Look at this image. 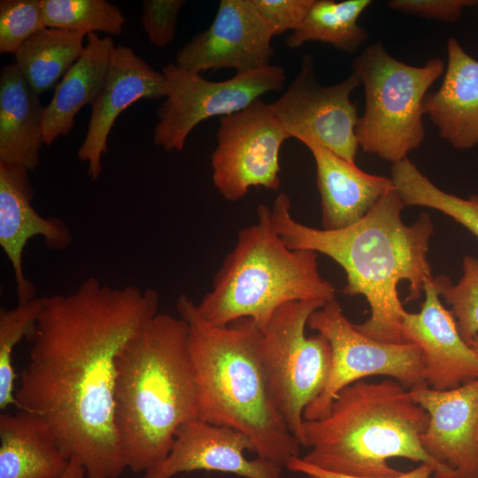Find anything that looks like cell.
I'll list each match as a JSON object with an SVG mask.
<instances>
[{
	"label": "cell",
	"instance_id": "3957f363",
	"mask_svg": "<svg viewBox=\"0 0 478 478\" xmlns=\"http://www.w3.org/2000/svg\"><path fill=\"white\" fill-rule=\"evenodd\" d=\"M189 335L181 317L157 313L117 358L114 425L127 468L135 474L162 462L178 428L198 419Z\"/></svg>",
	"mask_w": 478,
	"mask_h": 478
},
{
	"label": "cell",
	"instance_id": "4316f807",
	"mask_svg": "<svg viewBox=\"0 0 478 478\" xmlns=\"http://www.w3.org/2000/svg\"><path fill=\"white\" fill-rule=\"evenodd\" d=\"M46 27L120 35L126 19L105 0H41Z\"/></svg>",
	"mask_w": 478,
	"mask_h": 478
},
{
	"label": "cell",
	"instance_id": "7402d4cb",
	"mask_svg": "<svg viewBox=\"0 0 478 478\" xmlns=\"http://www.w3.org/2000/svg\"><path fill=\"white\" fill-rule=\"evenodd\" d=\"M0 414V478H60L69 459L38 415Z\"/></svg>",
	"mask_w": 478,
	"mask_h": 478
},
{
	"label": "cell",
	"instance_id": "4fadbf2b",
	"mask_svg": "<svg viewBox=\"0 0 478 478\" xmlns=\"http://www.w3.org/2000/svg\"><path fill=\"white\" fill-rule=\"evenodd\" d=\"M274 32L252 0H221L210 27L178 50L175 65L201 73L232 68L249 73L270 65Z\"/></svg>",
	"mask_w": 478,
	"mask_h": 478
},
{
	"label": "cell",
	"instance_id": "83f0119b",
	"mask_svg": "<svg viewBox=\"0 0 478 478\" xmlns=\"http://www.w3.org/2000/svg\"><path fill=\"white\" fill-rule=\"evenodd\" d=\"M43 303V297L18 304L11 309H0V409L16 405L12 366L15 346L33 335Z\"/></svg>",
	"mask_w": 478,
	"mask_h": 478
},
{
	"label": "cell",
	"instance_id": "d6986e66",
	"mask_svg": "<svg viewBox=\"0 0 478 478\" xmlns=\"http://www.w3.org/2000/svg\"><path fill=\"white\" fill-rule=\"evenodd\" d=\"M303 143L316 165L323 229H341L358 222L393 188L391 178L367 173L316 142Z\"/></svg>",
	"mask_w": 478,
	"mask_h": 478
},
{
	"label": "cell",
	"instance_id": "2e32d148",
	"mask_svg": "<svg viewBox=\"0 0 478 478\" xmlns=\"http://www.w3.org/2000/svg\"><path fill=\"white\" fill-rule=\"evenodd\" d=\"M425 300L417 313L405 312L402 335L421 351L426 384L437 390L478 379V357L461 338L451 312L440 301L438 278L424 282Z\"/></svg>",
	"mask_w": 478,
	"mask_h": 478
},
{
	"label": "cell",
	"instance_id": "484cf974",
	"mask_svg": "<svg viewBox=\"0 0 478 478\" xmlns=\"http://www.w3.org/2000/svg\"><path fill=\"white\" fill-rule=\"evenodd\" d=\"M391 180L405 205H418L443 212L478 237V196L468 199L436 187L407 158L392 164Z\"/></svg>",
	"mask_w": 478,
	"mask_h": 478
},
{
	"label": "cell",
	"instance_id": "6da1fadb",
	"mask_svg": "<svg viewBox=\"0 0 478 478\" xmlns=\"http://www.w3.org/2000/svg\"><path fill=\"white\" fill-rule=\"evenodd\" d=\"M158 305L154 289L94 277L72 294L43 297L15 406L44 420L86 478H118L127 468L114 425L116 361Z\"/></svg>",
	"mask_w": 478,
	"mask_h": 478
},
{
	"label": "cell",
	"instance_id": "9a60e30c",
	"mask_svg": "<svg viewBox=\"0 0 478 478\" xmlns=\"http://www.w3.org/2000/svg\"><path fill=\"white\" fill-rule=\"evenodd\" d=\"M246 451L255 452V448L243 432L194 419L178 428L168 455L141 478H173L197 470L243 478H281L282 466L260 457L249 459Z\"/></svg>",
	"mask_w": 478,
	"mask_h": 478
},
{
	"label": "cell",
	"instance_id": "ba28073f",
	"mask_svg": "<svg viewBox=\"0 0 478 478\" xmlns=\"http://www.w3.org/2000/svg\"><path fill=\"white\" fill-rule=\"evenodd\" d=\"M326 303L294 301L280 306L260 329L259 353L274 404L302 445L304 411L328 380L332 351L320 334L305 335L310 315Z\"/></svg>",
	"mask_w": 478,
	"mask_h": 478
},
{
	"label": "cell",
	"instance_id": "e575fe53",
	"mask_svg": "<svg viewBox=\"0 0 478 478\" xmlns=\"http://www.w3.org/2000/svg\"><path fill=\"white\" fill-rule=\"evenodd\" d=\"M60 478H86V471L80 460L73 457L69 459L68 466Z\"/></svg>",
	"mask_w": 478,
	"mask_h": 478
},
{
	"label": "cell",
	"instance_id": "f546056e",
	"mask_svg": "<svg viewBox=\"0 0 478 478\" xmlns=\"http://www.w3.org/2000/svg\"><path fill=\"white\" fill-rule=\"evenodd\" d=\"M45 27L41 0L0 1L2 54H15L26 40Z\"/></svg>",
	"mask_w": 478,
	"mask_h": 478
},
{
	"label": "cell",
	"instance_id": "8d00e7d4",
	"mask_svg": "<svg viewBox=\"0 0 478 478\" xmlns=\"http://www.w3.org/2000/svg\"><path fill=\"white\" fill-rule=\"evenodd\" d=\"M310 478H320V477H316V476H309Z\"/></svg>",
	"mask_w": 478,
	"mask_h": 478
},
{
	"label": "cell",
	"instance_id": "5b68a950",
	"mask_svg": "<svg viewBox=\"0 0 478 478\" xmlns=\"http://www.w3.org/2000/svg\"><path fill=\"white\" fill-rule=\"evenodd\" d=\"M428 421V413L397 381L362 379L343 388L324 417L304 420L302 446L311 451L301 459L356 478L398 475L401 472L389 464L397 457L428 463L436 471L420 441Z\"/></svg>",
	"mask_w": 478,
	"mask_h": 478
},
{
	"label": "cell",
	"instance_id": "44dd1931",
	"mask_svg": "<svg viewBox=\"0 0 478 478\" xmlns=\"http://www.w3.org/2000/svg\"><path fill=\"white\" fill-rule=\"evenodd\" d=\"M19 66L11 63L0 71V162L34 171L44 143L45 107Z\"/></svg>",
	"mask_w": 478,
	"mask_h": 478
},
{
	"label": "cell",
	"instance_id": "d4e9b609",
	"mask_svg": "<svg viewBox=\"0 0 478 478\" xmlns=\"http://www.w3.org/2000/svg\"><path fill=\"white\" fill-rule=\"evenodd\" d=\"M370 0H314L305 19L286 39V46L297 49L309 41L328 43L348 53L356 52L368 40L358 23Z\"/></svg>",
	"mask_w": 478,
	"mask_h": 478
},
{
	"label": "cell",
	"instance_id": "8fae6325",
	"mask_svg": "<svg viewBox=\"0 0 478 478\" xmlns=\"http://www.w3.org/2000/svg\"><path fill=\"white\" fill-rule=\"evenodd\" d=\"M216 137L212 182L226 200H240L251 187L279 189L280 150L290 136L268 104L258 99L220 117Z\"/></svg>",
	"mask_w": 478,
	"mask_h": 478
},
{
	"label": "cell",
	"instance_id": "603a6c76",
	"mask_svg": "<svg viewBox=\"0 0 478 478\" xmlns=\"http://www.w3.org/2000/svg\"><path fill=\"white\" fill-rule=\"evenodd\" d=\"M87 36L82 55L58 82L52 99L45 106L42 131L46 145L71 132L77 112L86 104L92 105L104 84L116 45L110 36L100 37L97 33Z\"/></svg>",
	"mask_w": 478,
	"mask_h": 478
},
{
	"label": "cell",
	"instance_id": "1f68e13d",
	"mask_svg": "<svg viewBox=\"0 0 478 478\" xmlns=\"http://www.w3.org/2000/svg\"><path fill=\"white\" fill-rule=\"evenodd\" d=\"M314 0H252L275 35L295 31L305 19Z\"/></svg>",
	"mask_w": 478,
	"mask_h": 478
},
{
	"label": "cell",
	"instance_id": "9c48e42d",
	"mask_svg": "<svg viewBox=\"0 0 478 478\" xmlns=\"http://www.w3.org/2000/svg\"><path fill=\"white\" fill-rule=\"evenodd\" d=\"M162 73L166 96L157 109L152 142L167 152L182 150L188 135L201 121L238 112L264 94L281 90L286 81L284 69L273 65L220 81L206 80L175 63L164 66Z\"/></svg>",
	"mask_w": 478,
	"mask_h": 478
},
{
	"label": "cell",
	"instance_id": "d590c367",
	"mask_svg": "<svg viewBox=\"0 0 478 478\" xmlns=\"http://www.w3.org/2000/svg\"><path fill=\"white\" fill-rule=\"evenodd\" d=\"M467 345L470 346V348L478 357V335L474 336L471 341H469Z\"/></svg>",
	"mask_w": 478,
	"mask_h": 478
},
{
	"label": "cell",
	"instance_id": "52a82bcc",
	"mask_svg": "<svg viewBox=\"0 0 478 478\" xmlns=\"http://www.w3.org/2000/svg\"><path fill=\"white\" fill-rule=\"evenodd\" d=\"M351 69L366 96L356 127L358 147L392 164L407 158L425 139L423 100L444 73L443 61L433 58L422 66H410L377 42L353 59Z\"/></svg>",
	"mask_w": 478,
	"mask_h": 478
},
{
	"label": "cell",
	"instance_id": "7a4b0ae2",
	"mask_svg": "<svg viewBox=\"0 0 478 478\" xmlns=\"http://www.w3.org/2000/svg\"><path fill=\"white\" fill-rule=\"evenodd\" d=\"M405 204L391 188L358 222L341 229H318L296 220L291 202L279 194L271 206L272 222L289 249L311 250L338 263L346 274L343 293L361 295L369 304L371 315L354 324L363 335L385 343H406L402 335L405 310L397 284L409 282L405 301L418 299L424 282L433 278L427 255L434 225L421 212L412 225L401 219Z\"/></svg>",
	"mask_w": 478,
	"mask_h": 478
},
{
	"label": "cell",
	"instance_id": "d6a6232c",
	"mask_svg": "<svg viewBox=\"0 0 478 478\" xmlns=\"http://www.w3.org/2000/svg\"><path fill=\"white\" fill-rule=\"evenodd\" d=\"M476 2L468 0H392L387 5L407 15L434 19L445 22L457 21L466 6Z\"/></svg>",
	"mask_w": 478,
	"mask_h": 478
},
{
	"label": "cell",
	"instance_id": "8992f818",
	"mask_svg": "<svg viewBox=\"0 0 478 478\" xmlns=\"http://www.w3.org/2000/svg\"><path fill=\"white\" fill-rule=\"evenodd\" d=\"M256 213L257 221L239 230L212 289L197 305L212 325L249 318L262 328L284 304L335 299L334 285L320 274L318 253L287 247L274 229L270 206L259 204Z\"/></svg>",
	"mask_w": 478,
	"mask_h": 478
},
{
	"label": "cell",
	"instance_id": "7c38bea8",
	"mask_svg": "<svg viewBox=\"0 0 478 478\" xmlns=\"http://www.w3.org/2000/svg\"><path fill=\"white\" fill-rule=\"evenodd\" d=\"M361 84L351 73L344 81L322 85L315 73L313 58H302L298 73L284 93L268 104L290 138L316 142L343 159L355 163L358 148L357 104L351 95Z\"/></svg>",
	"mask_w": 478,
	"mask_h": 478
},
{
	"label": "cell",
	"instance_id": "ac0fdd59",
	"mask_svg": "<svg viewBox=\"0 0 478 478\" xmlns=\"http://www.w3.org/2000/svg\"><path fill=\"white\" fill-rule=\"evenodd\" d=\"M28 170L0 162V245L12 264L18 304L36 298V288L26 277L22 254L27 241L36 235L53 251L68 248L73 240L68 225L58 217H43L33 207L34 190Z\"/></svg>",
	"mask_w": 478,
	"mask_h": 478
},
{
	"label": "cell",
	"instance_id": "836d02e7",
	"mask_svg": "<svg viewBox=\"0 0 478 478\" xmlns=\"http://www.w3.org/2000/svg\"><path fill=\"white\" fill-rule=\"evenodd\" d=\"M285 467L293 471L306 474L308 476H316L320 478H356L339 475L326 471L320 470L315 468L306 463H305L301 458L294 457L290 459L286 464ZM435 468L432 465L428 463H420V465L414 469L400 473L398 475L394 477H382V478H430L433 476Z\"/></svg>",
	"mask_w": 478,
	"mask_h": 478
},
{
	"label": "cell",
	"instance_id": "4dcf8cb0",
	"mask_svg": "<svg viewBox=\"0 0 478 478\" xmlns=\"http://www.w3.org/2000/svg\"><path fill=\"white\" fill-rule=\"evenodd\" d=\"M184 0H143L140 22L150 42L165 48L175 39L177 22Z\"/></svg>",
	"mask_w": 478,
	"mask_h": 478
},
{
	"label": "cell",
	"instance_id": "f1b7e54d",
	"mask_svg": "<svg viewBox=\"0 0 478 478\" xmlns=\"http://www.w3.org/2000/svg\"><path fill=\"white\" fill-rule=\"evenodd\" d=\"M437 278L440 296L451 306L459 333L467 344L478 335V258L464 257L463 275L455 285L447 276Z\"/></svg>",
	"mask_w": 478,
	"mask_h": 478
},
{
	"label": "cell",
	"instance_id": "5bb4252c",
	"mask_svg": "<svg viewBox=\"0 0 478 478\" xmlns=\"http://www.w3.org/2000/svg\"><path fill=\"white\" fill-rule=\"evenodd\" d=\"M410 393L429 416L420 441L436 466L433 478H478V379L447 390L424 383Z\"/></svg>",
	"mask_w": 478,
	"mask_h": 478
},
{
	"label": "cell",
	"instance_id": "cb8c5ba5",
	"mask_svg": "<svg viewBox=\"0 0 478 478\" xmlns=\"http://www.w3.org/2000/svg\"><path fill=\"white\" fill-rule=\"evenodd\" d=\"M86 35L45 27L19 46L15 64L37 95L51 89L79 59L85 50Z\"/></svg>",
	"mask_w": 478,
	"mask_h": 478
},
{
	"label": "cell",
	"instance_id": "277c9868",
	"mask_svg": "<svg viewBox=\"0 0 478 478\" xmlns=\"http://www.w3.org/2000/svg\"><path fill=\"white\" fill-rule=\"evenodd\" d=\"M176 309L189 328L198 419L243 432L258 457L282 467L299 457L301 444L270 392L259 353L260 329L253 320L212 325L185 294L179 296Z\"/></svg>",
	"mask_w": 478,
	"mask_h": 478
},
{
	"label": "cell",
	"instance_id": "ffe728a7",
	"mask_svg": "<svg viewBox=\"0 0 478 478\" xmlns=\"http://www.w3.org/2000/svg\"><path fill=\"white\" fill-rule=\"evenodd\" d=\"M447 66L438 90L423 100L424 114L439 135L459 150L478 145V60L459 42H447Z\"/></svg>",
	"mask_w": 478,
	"mask_h": 478
},
{
	"label": "cell",
	"instance_id": "30bf717a",
	"mask_svg": "<svg viewBox=\"0 0 478 478\" xmlns=\"http://www.w3.org/2000/svg\"><path fill=\"white\" fill-rule=\"evenodd\" d=\"M307 328L327 338L332 363L325 388L304 411L306 420L324 417L343 388L365 377L386 375L408 389L426 383L422 354L416 344L385 343L363 335L335 299L314 311Z\"/></svg>",
	"mask_w": 478,
	"mask_h": 478
},
{
	"label": "cell",
	"instance_id": "e0dca14e",
	"mask_svg": "<svg viewBox=\"0 0 478 478\" xmlns=\"http://www.w3.org/2000/svg\"><path fill=\"white\" fill-rule=\"evenodd\" d=\"M166 96V79L137 56L128 46L114 47L104 84L92 104L88 130L77 156L88 165L92 180L102 173V158L107 152V139L118 116L140 99H158Z\"/></svg>",
	"mask_w": 478,
	"mask_h": 478
}]
</instances>
